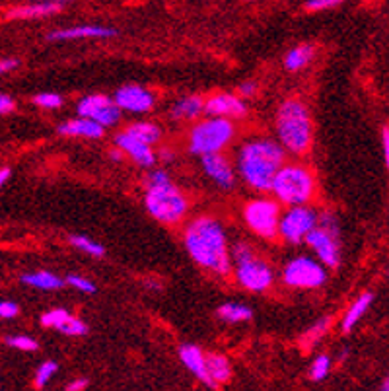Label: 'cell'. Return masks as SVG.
<instances>
[{
  "label": "cell",
  "mask_w": 389,
  "mask_h": 391,
  "mask_svg": "<svg viewBox=\"0 0 389 391\" xmlns=\"http://www.w3.org/2000/svg\"><path fill=\"white\" fill-rule=\"evenodd\" d=\"M115 147L121 148L123 152H125V156H129L132 162L142 166V168H150V166H154L156 163V152L152 150V147L140 142V140L135 139V137H130L127 130H125V132H119V135L115 137Z\"/></svg>",
  "instance_id": "16"
},
{
  "label": "cell",
  "mask_w": 389,
  "mask_h": 391,
  "mask_svg": "<svg viewBox=\"0 0 389 391\" xmlns=\"http://www.w3.org/2000/svg\"><path fill=\"white\" fill-rule=\"evenodd\" d=\"M203 170L206 178H211L218 187L232 189L235 185V170L232 162L224 158L220 152L203 156Z\"/></svg>",
  "instance_id": "15"
},
{
  "label": "cell",
  "mask_w": 389,
  "mask_h": 391,
  "mask_svg": "<svg viewBox=\"0 0 389 391\" xmlns=\"http://www.w3.org/2000/svg\"><path fill=\"white\" fill-rule=\"evenodd\" d=\"M271 193L280 204H308L316 193V178L302 163H283L273 178Z\"/></svg>",
  "instance_id": "4"
},
{
  "label": "cell",
  "mask_w": 389,
  "mask_h": 391,
  "mask_svg": "<svg viewBox=\"0 0 389 391\" xmlns=\"http://www.w3.org/2000/svg\"><path fill=\"white\" fill-rule=\"evenodd\" d=\"M204 111V99L201 96H187L178 99L170 109L173 121H193Z\"/></svg>",
  "instance_id": "21"
},
{
  "label": "cell",
  "mask_w": 389,
  "mask_h": 391,
  "mask_svg": "<svg viewBox=\"0 0 389 391\" xmlns=\"http://www.w3.org/2000/svg\"><path fill=\"white\" fill-rule=\"evenodd\" d=\"M329 370H331V359L327 354H319L314 364L309 368V378L311 382H323L325 378L329 376Z\"/></svg>",
  "instance_id": "30"
},
{
  "label": "cell",
  "mask_w": 389,
  "mask_h": 391,
  "mask_svg": "<svg viewBox=\"0 0 389 391\" xmlns=\"http://www.w3.org/2000/svg\"><path fill=\"white\" fill-rule=\"evenodd\" d=\"M234 139V125L226 117H206L189 132V150L197 156L222 152Z\"/></svg>",
  "instance_id": "8"
},
{
  "label": "cell",
  "mask_w": 389,
  "mask_h": 391,
  "mask_svg": "<svg viewBox=\"0 0 389 391\" xmlns=\"http://www.w3.org/2000/svg\"><path fill=\"white\" fill-rule=\"evenodd\" d=\"M70 0H32L27 4L16 6L6 14L8 20H33V18H45L57 14L65 8Z\"/></svg>",
  "instance_id": "17"
},
{
  "label": "cell",
  "mask_w": 389,
  "mask_h": 391,
  "mask_svg": "<svg viewBox=\"0 0 389 391\" xmlns=\"http://www.w3.org/2000/svg\"><path fill=\"white\" fill-rule=\"evenodd\" d=\"M183 244L189 257L203 269L226 277L232 271L228 236L222 224L211 216H199L187 224Z\"/></svg>",
  "instance_id": "1"
},
{
  "label": "cell",
  "mask_w": 389,
  "mask_h": 391,
  "mask_svg": "<svg viewBox=\"0 0 389 391\" xmlns=\"http://www.w3.org/2000/svg\"><path fill=\"white\" fill-rule=\"evenodd\" d=\"M18 65H20V61H18V58H2V61H0V74L14 70Z\"/></svg>",
  "instance_id": "43"
},
{
  "label": "cell",
  "mask_w": 389,
  "mask_h": 391,
  "mask_svg": "<svg viewBox=\"0 0 389 391\" xmlns=\"http://www.w3.org/2000/svg\"><path fill=\"white\" fill-rule=\"evenodd\" d=\"M372 302H373V294L364 292V294H360L357 300L350 304V308L347 310V314H345V318H342V325H340L345 333H350V331L358 325V321L364 318L366 311L370 310Z\"/></svg>",
  "instance_id": "23"
},
{
  "label": "cell",
  "mask_w": 389,
  "mask_h": 391,
  "mask_svg": "<svg viewBox=\"0 0 389 391\" xmlns=\"http://www.w3.org/2000/svg\"><path fill=\"white\" fill-rule=\"evenodd\" d=\"M309 249L316 253L317 259L323 263L327 269H337L340 265V228L337 216L333 212L317 214L316 228L309 232L306 240Z\"/></svg>",
  "instance_id": "6"
},
{
  "label": "cell",
  "mask_w": 389,
  "mask_h": 391,
  "mask_svg": "<svg viewBox=\"0 0 389 391\" xmlns=\"http://www.w3.org/2000/svg\"><path fill=\"white\" fill-rule=\"evenodd\" d=\"M88 387V380L86 378H78L76 382H70L66 385V390L68 391H80V390H86Z\"/></svg>",
  "instance_id": "44"
},
{
  "label": "cell",
  "mask_w": 389,
  "mask_h": 391,
  "mask_svg": "<svg viewBox=\"0 0 389 391\" xmlns=\"http://www.w3.org/2000/svg\"><path fill=\"white\" fill-rule=\"evenodd\" d=\"M286 160V150L271 139H252L237 152V171L255 191H271L273 178Z\"/></svg>",
  "instance_id": "2"
},
{
  "label": "cell",
  "mask_w": 389,
  "mask_h": 391,
  "mask_svg": "<svg viewBox=\"0 0 389 391\" xmlns=\"http://www.w3.org/2000/svg\"><path fill=\"white\" fill-rule=\"evenodd\" d=\"M237 94L242 96V98H253L255 94H257V82H243L237 86Z\"/></svg>",
  "instance_id": "40"
},
{
  "label": "cell",
  "mask_w": 389,
  "mask_h": 391,
  "mask_svg": "<svg viewBox=\"0 0 389 391\" xmlns=\"http://www.w3.org/2000/svg\"><path fill=\"white\" fill-rule=\"evenodd\" d=\"M10 173H12V171H10V168H2V170H0V187H2V185H4V183L8 181Z\"/></svg>",
  "instance_id": "46"
},
{
  "label": "cell",
  "mask_w": 389,
  "mask_h": 391,
  "mask_svg": "<svg viewBox=\"0 0 389 391\" xmlns=\"http://www.w3.org/2000/svg\"><path fill=\"white\" fill-rule=\"evenodd\" d=\"M179 359L183 362V366H185L197 380H201L206 387H212L211 378H209V372H206V354H204L197 345H183V347L179 349ZM212 390H214V387H212Z\"/></svg>",
  "instance_id": "19"
},
{
  "label": "cell",
  "mask_w": 389,
  "mask_h": 391,
  "mask_svg": "<svg viewBox=\"0 0 389 391\" xmlns=\"http://www.w3.org/2000/svg\"><path fill=\"white\" fill-rule=\"evenodd\" d=\"M218 318L226 323H242V321H249L253 318V310L243 304L226 302L218 308Z\"/></svg>",
  "instance_id": "27"
},
{
  "label": "cell",
  "mask_w": 389,
  "mask_h": 391,
  "mask_svg": "<svg viewBox=\"0 0 389 391\" xmlns=\"http://www.w3.org/2000/svg\"><path fill=\"white\" fill-rule=\"evenodd\" d=\"M58 331L63 335H68V337H82V335L88 333V325L80 321L78 318H73V316H68L65 319V323L58 327Z\"/></svg>",
  "instance_id": "32"
},
{
  "label": "cell",
  "mask_w": 389,
  "mask_h": 391,
  "mask_svg": "<svg viewBox=\"0 0 389 391\" xmlns=\"http://www.w3.org/2000/svg\"><path fill=\"white\" fill-rule=\"evenodd\" d=\"M317 224V212L308 204H292L280 212L278 236L286 244H302Z\"/></svg>",
  "instance_id": "9"
},
{
  "label": "cell",
  "mask_w": 389,
  "mask_h": 391,
  "mask_svg": "<svg viewBox=\"0 0 389 391\" xmlns=\"http://www.w3.org/2000/svg\"><path fill=\"white\" fill-rule=\"evenodd\" d=\"M109 158H111L113 162H121L123 158H125V152H123L121 148L115 147L113 150H109Z\"/></svg>",
  "instance_id": "45"
},
{
  "label": "cell",
  "mask_w": 389,
  "mask_h": 391,
  "mask_svg": "<svg viewBox=\"0 0 389 391\" xmlns=\"http://www.w3.org/2000/svg\"><path fill=\"white\" fill-rule=\"evenodd\" d=\"M18 311H20V308H18L14 302L0 300V318H4V319L16 318Z\"/></svg>",
  "instance_id": "39"
},
{
  "label": "cell",
  "mask_w": 389,
  "mask_h": 391,
  "mask_svg": "<svg viewBox=\"0 0 389 391\" xmlns=\"http://www.w3.org/2000/svg\"><path fill=\"white\" fill-rule=\"evenodd\" d=\"M314 55H316L314 45H308V43H304V45H296L294 49H290L288 53H286V57H284V66H286V70H290V73H298V70L306 68V66L311 63Z\"/></svg>",
  "instance_id": "24"
},
{
  "label": "cell",
  "mask_w": 389,
  "mask_h": 391,
  "mask_svg": "<svg viewBox=\"0 0 389 391\" xmlns=\"http://www.w3.org/2000/svg\"><path fill=\"white\" fill-rule=\"evenodd\" d=\"M170 181L171 180H170V175H168V171L154 170L146 175L144 185L146 189H150V187H158V185H163V183H170Z\"/></svg>",
  "instance_id": "37"
},
{
  "label": "cell",
  "mask_w": 389,
  "mask_h": 391,
  "mask_svg": "<svg viewBox=\"0 0 389 391\" xmlns=\"http://www.w3.org/2000/svg\"><path fill=\"white\" fill-rule=\"evenodd\" d=\"M245 2H252V0H245Z\"/></svg>",
  "instance_id": "49"
},
{
  "label": "cell",
  "mask_w": 389,
  "mask_h": 391,
  "mask_svg": "<svg viewBox=\"0 0 389 391\" xmlns=\"http://www.w3.org/2000/svg\"><path fill=\"white\" fill-rule=\"evenodd\" d=\"M278 144L290 154H304L311 144V119L300 99H284L275 119Z\"/></svg>",
  "instance_id": "3"
},
{
  "label": "cell",
  "mask_w": 389,
  "mask_h": 391,
  "mask_svg": "<svg viewBox=\"0 0 389 391\" xmlns=\"http://www.w3.org/2000/svg\"><path fill=\"white\" fill-rule=\"evenodd\" d=\"M12 111H14V99L6 94H0V115L12 113Z\"/></svg>",
  "instance_id": "42"
},
{
  "label": "cell",
  "mask_w": 389,
  "mask_h": 391,
  "mask_svg": "<svg viewBox=\"0 0 389 391\" xmlns=\"http://www.w3.org/2000/svg\"><path fill=\"white\" fill-rule=\"evenodd\" d=\"M243 221L257 236L273 240L278 236V221H280V206L273 199H255L245 204Z\"/></svg>",
  "instance_id": "10"
},
{
  "label": "cell",
  "mask_w": 389,
  "mask_h": 391,
  "mask_svg": "<svg viewBox=\"0 0 389 391\" xmlns=\"http://www.w3.org/2000/svg\"><path fill=\"white\" fill-rule=\"evenodd\" d=\"M57 370L58 364L57 362H53V360H47V362L39 364L37 372H35V387H45L49 383V380L57 374Z\"/></svg>",
  "instance_id": "31"
},
{
  "label": "cell",
  "mask_w": 389,
  "mask_h": 391,
  "mask_svg": "<svg viewBox=\"0 0 389 391\" xmlns=\"http://www.w3.org/2000/svg\"><path fill=\"white\" fill-rule=\"evenodd\" d=\"M130 137H135L138 139L140 142H144V144H150V147H154L160 142L162 139V129L154 125V123L150 121H138V123H132L129 125V129H127Z\"/></svg>",
  "instance_id": "26"
},
{
  "label": "cell",
  "mask_w": 389,
  "mask_h": 391,
  "mask_svg": "<svg viewBox=\"0 0 389 391\" xmlns=\"http://www.w3.org/2000/svg\"><path fill=\"white\" fill-rule=\"evenodd\" d=\"M381 150H383V160L389 168V127L381 129Z\"/></svg>",
  "instance_id": "41"
},
{
  "label": "cell",
  "mask_w": 389,
  "mask_h": 391,
  "mask_svg": "<svg viewBox=\"0 0 389 391\" xmlns=\"http://www.w3.org/2000/svg\"><path fill=\"white\" fill-rule=\"evenodd\" d=\"M283 280L292 288H319L327 280V267L311 257H294L284 265Z\"/></svg>",
  "instance_id": "11"
},
{
  "label": "cell",
  "mask_w": 389,
  "mask_h": 391,
  "mask_svg": "<svg viewBox=\"0 0 389 391\" xmlns=\"http://www.w3.org/2000/svg\"><path fill=\"white\" fill-rule=\"evenodd\" d=\"M65 285H70L73 288H76L78 292H84V294H96L97 286L88 280V278L80 277V275H68L65 278Z\"/></svg>",
  "instance_id": "36"
},
{
  "label": "cell",
  "mask_w": 389,
  "mask_h": 391,
  "mask_svg": "<svg viewBox=\"0 0 389 391\" xmlns=\"http://www.w3.org/2000/svg\"><path fill=\"white\" fill-rule=\"evenodd\" d=\"M206 372H209V378H211L212 387L216 390L222 383L230 382L232 378V364L226 356H222L218 352H211L206 354Z\"/></svg>",
  "instance_id": "22"
},
{
  "label": "cell",
  "mask_w": 389,
  "mask_h": 391,
  "mask_svg": "<svg viewBox=\"0 0 389 391\" xmlns=\"http://www.w3.org/2000/svg\"><path fill=\"white\" fill-rule=\"evenodd\" d=\"M57 130L63 137H78V139H101L106 132L99 123L92 121L88 117H76L70 121L61 123Z\"/></svg>",
  "instance_id": "20"
},
{
  "label": "cell",
  "mask_w": 389,
  "mask_h": 391,
  "mask_svg": "<svg viewBox=\"0 0 389 391\" xmlns=\"http://www.w3.org/2000/svg\"><path fill=\"white\" fill-rule=\"evenodd\" d=\"M160 158H162L163 162H173V152L168 150V148H163L162 152H160Z\"/></svg>",
  "instance_id": "47"
},
{
  "label": "cell",
  "mask_w": 389,
  "mask_h": 391,
  "mask_svg": "<svg viewBox=\"0 0 389 391\" xmlns=\"http://www.w3.org/2000/svg\"><path fill=\"white\" fill-rule=\"evenodd\" d=\"M345 0H308L306 2V10H329V8H335V6H339L342 4Z\"/></svg>",
  "instance_id": "38"
},
{
  "label": "cell",
  "mask_w": 389,
  "mask_h": 391,
  "mask_svg": "<svg viewBox=\"0 0 389 391\" xmlns=\"http://www.w3.org/2000/svg\"><path fill=\"white\" fill-rule=\"evenodd\" d=\"M68 316H70V314L66 310H61V308L49 310L41 316V325L51 327V329H58V327L65 323V319L68 318Z\"/></svg>",
  "instance_id": "34"
},
{
  "label": "cell",
  "mask_w": 389,
  "mask_h": 391,
  "mask_svg": "<svg viewBox=\"0 0 389 391\" xmlns=\"http://www.w3.org/2000/svg\"><path fill=\"white\" fill-rule=\"evenodd\" d=\"M33 104L43 107V109H58V107L63 106V96L53 94V92H43V94H37L33 98Z\"/></svg>",
  "instance_id": "35"
},
{
  "label": "cell",
  "mask_w": 389,
  "mask_h": 391,
  "mask_svg": "<svg viewBox=\"0 0 389 391\" xmlns=\"http://www.w3.org/2000/svg\"><path fill=\"white\" fill-rule=\"evenodd\" d=\"M24 285L32 286V288H39V290H58L65 286V280L49 271H35L30 275H22L20 278Z\"/></svg>",
  "instance_id": "25"
},
{
  "label": "cell",
  "mask_w": 389,
  "mask_h": 391,
  "mask_svg": "<svg viewBox=\"0 0 389 391\" xmlns=\"http://www.w3.org/2000/svg\"><path fill=\"white\" fill-rule=\"evenodd\" d=\"M381 390L389 391V376L385 378V380H383V382H381Z\"/></svg>",
  "instance_id": "48"
},
{
  "label": "cell",
  "mask_w": 389,
  "mask_h": 391,
  "mask_svg": "<svg viewBox=\"0 0 389 391\" xmlns=\"http://www.w3.org/2000/svg\"><path fill=\"white\" fill-rule=\"evenodd\" d=\"M204 115L209 117H226V119H232V117H243L247 113V106L240 96H234V94H214L212 98L204 99Z\"/></svg>",
  "instance_id": "14"
},
{
  "label": "cell",
  "mask_w": 389,
  "mask_h": 391,
  "mask_svg": "<svg viewBox=\"0 0 389 391\" xmlns=\"http://www.w3.org/2000/svg\"><path fill=\"white\" fill-rule=\"evenodd\" d=\"M117 30L115 27H106V25H74V27H66V30H57L47 35L49 41H74V39H94V37H101V39H109L115 37Z\"/></svg>",
  "instance_id": "18"
},
{
  "label": "cell",
  "mask_w": 389,
  "mask_h": 391,
  "mask_svg": "<svg viewBox=\"0 0 389 391\" xmlns=\"http://www.w3.org/2000/svg\"><path fill=\"white\" fill-rule=\"evenodd\" d=\"M329 327H331V318L319 319L316 325H311L306 333L302 335V339H300L302 347H304V349H308V351L311 349V347H316L317 342H319V339L329 331Z\"/></svg>",
  "instance_id": "28"
},
{
  "label": "cell",
  "mask_w": 389,
  "mask_h": 391,
  "mask_svg": "<svg viewBox=\"0 0 389 391\" xmlns=\"http://www.w3.org/2000/svg\"><path fill=\"white\" fill-rule=\"evenodd\" d=\"M76 113L80 117H88L92 121L99 123L104 129L113 127L121 119V109L115 104V99L101 96V94L84 96L76 106Z\"/></svg>",
  "instance_id": "12"
},
{
  "label": "cell",
  "mask_w": 389,
  "mask_h": 391,
  "mask_svg": "<svg viewBox=\"0 0 389 391\" xmlns=\"http://www.w3.org/2000/svg\"><path fill=\"white\" fill-rule=\"evenodd\" d=\"M68 242H70L76 249H80V252H84L86 255H92V257H104V255H106V247L101 244H97V242H94V240L88 236H70Z\"/></svg>",
  "instance_id": "29"
},
{
  "label": "cell",
  "mask_w": 389,
  "mask_h": 391,
  "mask_svg": "<svg viewBox=\"0 0 389 391\" xmlns=\"http://www.w3.org/2000/svg\"><path fill=\"white\" fill-rule=\"evenodd\" d=\"M113 99L121 111H129V113H146L154 107V94L138 84L121 86L115 92Z\"/></svg>",
  "instance_id": "13"
},
{
  "label": "cell",
  "mask_w": 389,
  "mask_h": 391,
  "mask_svg": "<svg viewBox=\"0 0 389 391\" xmlns=\"http://www.w3.org/2000/svg\"><path fill=\"white\" fill-rule=\"evenodd\" d=\"M144 206L154 221L162 224H178L189 211L187 197L173 183H163L158 187L146 189Z\"/></svg>",
  "instance_id": "7"
},
{
  "label": "cell",
  "mask_w": 389,
  "mask_h": 391,
  "mask_svg": "<svg viewBox=\"0 0 389 391\" xmlns=\"http://www.w3.org/2000/svg\"><path fill=\"white\" fill-rule=\"evenodd\" d=\"M4 342L12 347V349H18V351H25V352H33L37 351V341L27 337V335H14V337H6Z\"/></svg>",
  "instance_id": "33"
},
{
  "label": "cell",
  "mask_w": 389,
  "mask_h": 391,
  "mask_svg": "<svg viewBox=\"0 0 389 391\" xmlns=\"http://www.w3.org/2000/svg\"><path fill=\"white\" fill-rule=\"evenodd\" d=\"M235 280L249 292H265L273 285L275 275L265 259H261L249 244H237L230 249Z\"/></svg>",
  "instance_id": "5"
}]
</instances>
